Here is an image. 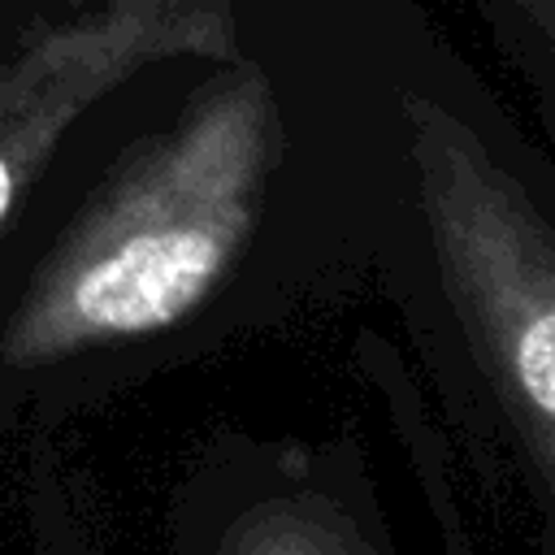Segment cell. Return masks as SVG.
Listing matches in <instances>:
<instances>
[{
	"label": "cell",
	"instance_id": "1",
	"mask_svg": "<svg viewBox=\"0 0 555 555\" xmlns=\"http://www.w3.org/2000/svg\"><path fill=\"white\" fill-rule=\"evenodd\" d=\"M278 152L273 82L234 56L91 173L43 165L0 225V434L65 425L191 343Z\"/></svg>",
	"mask_w": 555,
	"mask_h": 555
},
{
	"label": "cell",
	"instance_id": "2",
	"mask_svg": "<svg viewBox=\"0 0 555 555\" xmlns=\"http://www.w3.org/2000/svg\"><path fill=\"white\" fill-rule=\"evenodd\" d=\"M186 56H238L230 0H78L17 35L0 56V225L100 100Z\"/></svg>",
	"mask_w": 555,
	"mask_h": 555
},
{
	"label": "cell",
	"instance_id": "3",
	"mask_svg": "<svg viewBox=\"0 0 555 555\" xmlns=\"http://www.w3.org/2000/svg\"><path fill=\"white\" fill-rule=\"evenodd\" d=\"M512 377L525 403L555 421V299L525 312L512 338Z\"/></svg>",
	"mask_w": 555,
	"mask_h": 555
},
{
	"label": "cell",
	"instance_id": "4",
	"mask_svg": "<svg viewBox=\"0 0 555 555\" xmlns=\"http://www.w3.org/2000/svg\"><path fill=\"white\" fill-rule=\"evenodd\" d=\"M30 551L35 555H82V542L69 525V512L52 481H39L30 499Z\"/></svg>",
	"mask_w": 555,
	"mask_h": 555
},
{
	"label": "cell",
	"instance_id": "5",
	"mask_svg": "<svg viewBox=\"0 0 555 555\" xmlns=\"http://www.w3.org/2000/svg\"><path fill=\"white\" fill-rule=\"evenodd\" d=\"M533 26H538V35L555 48V0H512Z\"/></svg>",
	"mask_w": 555,
	"mask_h": 555
}]
</instances>
